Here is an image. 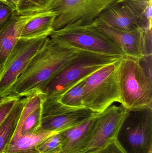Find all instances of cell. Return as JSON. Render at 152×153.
I'll return each mask as SVG.
<instances>
[{"label":"cell","instance_id":"obj_15","mask_svg":"<svg viewBox=\"0 0 152 153\" xmlns=\"http://www.w3.org/2000/svg\"><path fill=\"white\" fill-rule=\"evenodd\" d=\"M95 116L82 124L59 132L62 141L59 153H73L82 145L91 131Z\"/></svg>","mask_w":152,"mask_h":153},{"label":"cell","instance_id":"obj_10","mask_svg":"<svg viewBox=\"0 0 152 153\" xmlns=\"http://www.w3.org/2000/svg\"><path fill=\"white\" fill-rule=\"evenodd\" d=\"M48 37L19 39L0 70V99L6 96L32 58L43 46Z\"/></svg>","mask_w":152,"mask_h":153},{"label":"cell","instance_id":"obj_9","mask_svg":"<svg viewBox=\"0 0 152 153\" xmlns=\"http://www.w3.org/2000/svg\"><path fill=\"white\" fill-rule=\"evenodd\" d=\"M123 105H112L95 117L89 134L82 145L72 153H87L104 147L116 139L118 131L128 113Z\"/></svg>","mask_w":152,"mask_h":153},{"label":"cell","instance_id":"obj_16","mask_svg":"<svg viewBox=\"0 0 152 153\" xmlns=\"http://www.w3.org/2000/svg\"><path fill=\"white\" fill-rule=\"evenodd\" d=\"M56 132L44 131L39 128L32 134L13 137L3 153H39L37 146L44 139Z\"/></svg>","mask_w":152,"mask_h":153},{"label":"cell","instance_id":"obj_26","mask_svg":"<svg viewBox=\"0 0 152 153\" xmlns=\"http://www.w3.org/2000/svg\"><path fill=\"white\" fill-rule=\"evenodd\" d=\"M0 1L6 4V0H0Z\"/></svg>","mask_w":152,"mask_h":153},{"label":"cell","instance_id":"obj_25","mask_svg":"<svg viewBox=\"0 0 152 153\" xmlns=\"http://www.w3.org/2000/svg\"><path fill=\"white\" fill-rule=\"evenodd\" d=\"M20 1V0H6V4L13 8L15 11L18 6Z\"/></svg>","mask_w":152,"mask_h":153},{"label":"cell","instance_id":"obj_8","mask_svg":"<svg viewBox=\"0 0 152 153\" xmlns=\"http://www.w3.org/2000/svg\"><path fill=\"white\" fill-rule=\"evenodd\" d=\"M118 0H54L48 10L56 12L53 31L66 27L92 24L111 4Z\"/></svg>","mask_w":152,"mask_h":153},{"label":"cell","instance_id":"obj_24","mask_svg":"<svg viewBox=\"0 0 152 153\" xmlns=\"http://www.w3.org/2000/svg\"><path fill=\"white\" fill-rule=\"evenodd\" d=\"M87 153H125L120 147L116 139L99 150Z\"/></svg>","mask_w":152,"mask_h":153},{"label":"cell","instance_id":"obj_12","mask_svg":"<svg viewBox=\"0 0 152 153\" xmlns=\"http://www.w3.org/2000/svg\"><path fill=\"white\" fill-rule=\"evenodd\" d=\"M88 25L108 37L126 56L141 60L152 55V30L121 31L95 22Z\"/></svg>","mask_w":152,"mask_h":153},{"label":"cell","instance_id":"obj_7","mask_svg":"<svg viewBox=\"0 0 152 153\" xmlns=\"http://www.w3.org/2000/svg\"><path fill=\"white\" fill-rule=\"evenodd\" d=\"M116 137L125 153H152V108L128 110Z\"/></svg>","mask_w":152,"mask_h":153},{"label":"cell","instance_id":"obj_5","mask_svg":"<svg viewBox=\"0 0 152 153\" xmlns=\"http://www.w3.org/2000/svg\"><path fill=\"white\" fill-rule=\"evenodd\" d=\"M120 59L102 67L85 79L83 97L85 108L99 113L114 102L120 103L117 78Z\"/></svg>","mask_w":152,"mask_h":153},{"label":"cell","instance_id":"obj_27","mask_svg":"<svg viewBox=\"0 0 152 153\" xmlns=\"http://www.w3.org/2000/svg\"><path fill=\"white\" fill-rule=\"evenodd\" d=\"M134 1H150V0H134Z\"/></svg>","mask_w":152,"mask_h":153},{"label":"cell","instance_id":"obj_13","mask_svg":"<svg viewBox=\"0 0 152 153\" xmlns=\"http://www.w3.org/2000/svg\"><path fill=\"white\" fill-rule=\"evenodd\" d=\"M39 13L18 15L14 13L9 21L0 30V70L20 39L25 25Z\"/></svg>","mask_w":152,"mask_h":153},{"label":"cell","instance_id":"obj_11","mask_svg":"<svg viewBox=\"0 0 152 153\" xmlns=\"http://www.w3.org/2000/svg\"><path fill=\"white\" fill-rule=\"evenodd\" d=\"M41 108L40 129L56 133L82 124L97 114L87 108L65 106L57 99L43 100Z\"/></svg>","mask_w":152,"mask_h":153},{"label":"cell","instance_id":"obj_2","mask_svg":"<svg viewBox=\"0 0 152 153\" xmlns=\"http://www.w3.org/2000/svg\"><path fill=\"white\" fill-rule=\"evenodd\" d=\"M121 58L79 50L74 58L36 94H40L43 100L58 99L80 81Z\"/></svg>","mask_w":152,"mask_h":153},{"label":"cell","instance_id":"obj_21","mask_svg":"<svg viewBox=\"0 0 152 153\" xmlns=\"http://www.w3.org/2000/svg\"><path fill=\"white\" fill-rule=\"evenodd\" d=\"M62 143L60 134L57 133L41 141L37 148L39 153H59Z\"/></svg>","mask_w":152,"mask_h":153},{"label":"cell","instance_id":"obj_6","mask_svg":"<svg viewBox=\"0 0 152 153\" xmlns=\"http://www.w3.org/2000/svg\"><path fill=\"white\" fill-rule=\"evenodd\" d=\"M49 37L58 44L77 50L111 56H125L108 37L90 25L66 27L53 31Z\"/></svg>","mask_w":152,"mask_h":153},{"label":"cell","instance_id":"obj_18","mask_svg":"<svg viewBox=\"0 0 152 153\" xmlns=\"http://www.w3.org/2000/svg\"><path fill=\"white\" fill-rule=\"evenodd\" d=\"M85 79L75 85L57 100L62 104L70 108H85L83 101L84 81Z\"/></svg>","mask_w":152,"mask_h":153},{"label":"cell","instance_id":"obj_20","mask_svg":"<svg viewBox=\"0 0 152 153\" xmlns=\"http://www.w3.org/2000/svg\"><path fill=\"white\" fill-rule=\"evenodd\" d=\"M41 119L42 108L41 105L28 116L23 121L18 135L32 134L35 133L40 128Z\"/></svg>","mask_w":152,"mask_h":153},{"label":"cell","instance_id":"obj_19","mask_svg":"<svg viewBox=\"0 0 152 153\" xmlns=\"http://www.w3.org/2000/svg\"><path fill=\"white\" fill-rule=\"evenodd\" d=\"M54 1L20 0L15 13L18 15H25L46 11Z\"/></svg>","mask_w":152,"mask_h":153},{"label":"cell","instance_id":"obj_23","mask_svg":"<svg viewBox=\"0 0 152 153\" xmlns=\"http://www.w3.org/2000/svg\"><path fill=\"white\" fill-rule=\"evenodd\" d=\"M15 10L6 3L0 1V30L9 21Z\"/></svg>","mask_w":152,"mask_h":153},{"label":"cell","instance_id":"obj_22","mask_svg":"<svg viewBox=\"0 0 152 153\" xmlns=\"http://www.w3.org/2000/svg\"><path fill=\"white\" fill-rule=\"evenodd\" d=\"M19 99L9 96L0 99V126Z\"/></svg>","mask_w":152,"mask_h":153},{"label":"cell","instance_id":"obj_4","mask_svg":"<svg viewBox=\"0 0 152 153\" xmlns=\"http://www.w3.org/2000/svg\"><path fill=\"white\" fill-rule=\"evenodd\" d=\"M149 1L118 0L94 22L121 31L152 30V2Z\"/></svg>","mask_w":152,"mask_h":153},{"label":"cell","instance_id":"obj_1","mask_svg":"<svg viewBox=\"0 0 152 153\" xmlns=\"http://www.w3.org/2000/svg\"><path fill=\"white\" fill-rule=\"evenodd\" d=\"M79 50L58 44L48 37L6 96L20 99L34 95L59 72Z\"/></svg>","mask_w":152,"mask_h":153},{"label":"cell","instance_id":"obj_14","mask_svg":"<svg viewBox=\"0 0 152 153\" xmlns=\"http://www.w3.org/2000/svg\"><path fill=\"white\" fill-rule=\"evenodd\" d=\"M57 16V13L53 10L40 13L25 25L20 39H30L50 36L53 31V25Z\"/></svg>","mask_w":152,"mask_h":153},{"label":"cell","instance_id":"obj_3","mask_svg":"<svg viewBox=\"0 0 152 153\" xmlns=\"http://www.w3.org/2000/svg\"><path fill=\"white\" fill-rule=\"evenodd\" d=\"M117 78L120 104L129 111L152 108V74L141 60L126 56L122 57Z\"/></svg>","mask_w":152,"mask_h":153},{"label":"cell","instance_id":"obj_17","mask_svg":"<svg viewBox=\"0 0 152 153\" xmlns=\"http://www.w3.org/2000/svg\"><path fill=\"white\" fill-rule=\"evenodd\" d=\"M27 97L18 100L0 126V153H3L13 137Z\"/></svg>","mask_w":152,"mask_h":153}]
</instances>
